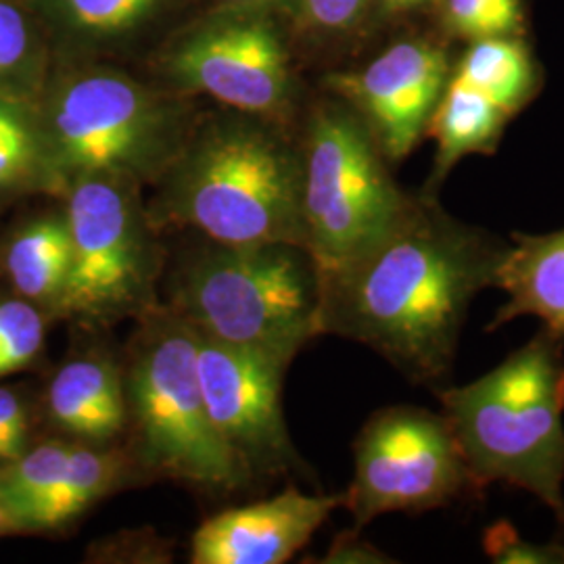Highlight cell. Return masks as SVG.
<instances>
[{
	"mask_svg": "<svg viewBox=\"0 0 564 564\" xmlns=\"http://www.w3.org/2000/svg\"><path fill=\"white\" fill-rule=\"evenodd\" d=\"M508 245L416 197L384 239L321 284L323 335L362 343L412 383L442 389L468 310L496 289Z\"/></svg>",
	"mask_w": 564,
	"mask_h": 564,
	"instance_id": "cell-1",
	"label": "cell"
},
{
	"mask_svg": "<svg viewBox=\"0 0 564 564\" xmlns=\"http://www.w3.org/2000/svg\"><path fill=\"white\" fill-rule=\"evenodd\" d=\"M481 489L506 484L564 521V339L540 328L484 377L437 391Z\"/></svg>",
	"mask_w": 564,
	"mask_h": 564,
	"instance_id": "cell-2",
	"label": "cell"
},
{
	"mask_svg": "<svg viewBox=\"0 0 564 564\" xmlns=\"http://www.w3.org/2000/svg\"><path fill=\"white\" fill-rule=\"evenodd\" d=\"M139 323L123 368L137 463L207 491L249 484L251 470L220 437L203 400L195 328L170 305H155Z\"/></svg>",
	"mask_w": 564,
	"mask_h": 564,
	"instance_id": "cell-3",
	"label": "cell"
},
{
	"mask_svg": "<svg viewBox=\"0 0 564 564\" xmlns=\"http://www.w3.org/2000/svg\"><path fill=\"white\" fill-rule=\"evenodd\" d=\"M302 153L245 121L209 128L174 170L165 220L218 245L295 242L305 247Z\"/></svg>",
	"mask_w": 564,
	"mask_h": 564,
	"instance_id": "cell-4",
	"label": "cell"
},
{
	"mask_svg": "<svg viewBox=\"0 0 564 564\" xmlns=\"http://www.w3.org/2000/svg\"><path fill=\"white\" fill-rule=\"evenodd\" d=\"M174 307L197 330L293 360L323 335V289L295 242L218 245L184 265Z\"/></svg>",
	"mask_w": 564,
	"mask_h": 564,
	"instance_id": "cell-5",
	"label": "cell"
},
{
	"mask_svg": "<svg viewBox=\"0 0 564 564\" xmlns=\"http://www.w3.org/2000/svg\"><path fill=\"white\" fill-rule=\"evenodd\" d=\"M302 160L303 237L323 284L384 239L416 197L393 181L389 160L354 109L318 107Z\"/></svg>",
	"mask_w": 564,
	"mask_h": 564,
	"instance_id": "cell-6",
	"label": "cell"
},
{
	"mask_svg": "<svg viewBox=\"0 0 564 564\" xmlns=\"http://www.w3.org/2000/svg\"><path fill=\"white\" fill-rule=\"evenodd\" d=\"M65 218L72 268L55 307L80 323L141 318L155 302L162 251L132 191L121 176L74 178Z\"/></svg>",
	"mask_w": 564,
	"mask_h": 564,
	"instance_id": "cell-7",
	"label": "cell"
},
{
	"mask_svg": "<svg viewBox=\"0 0 564 564\" xmlns=\"http://www.w3.org/2000/svg\"><path fill=\"white\" fill-rule=\"evenodd\" d=\"M354 463L343 506L356 529L389 512L419 514L484 496L444 412L414 405L375 412L354 444Z\"/></svg>",
	"mask_w": 564,
	"mask_h": 564,
	"instance_id": "cell-8",
	"label": "cell"
},
{
	"mask_svg": "<svg viewBox=\"0 0 564 564\" xmlns=\"http://www.w3.org/2000/svg\"><path fill=\"white\" fill-rule=\"evenodd\" d=\"M165 116L134 82L99 74L72 82L51 109V163L74 178L130 176L162 155Z\"/></svg>",
	"mask_w": 564,
	"mask_h": 564,
	"instance_id": "cell-9",
	"label": "cell"
},
{
	"mask_svg": "<svg viewBox=\"0 0 564 564\" xmlns=\"http://www.w3.org/2000/svg\"><path fill=\"white\" fill-rule=\"evenodd\" d=\"M195 337L203 400L224 442L251 475L297 473L302 458L282 414V379L293 360L197 328Z\"/></svg>",
	"mask_w": 564,
	"mask_h": 564,
	"instance_id": "cell-10",
	"label": "cell"
},
{
	"mask_svg": "<svg viewBox=\"0 0 564 564\" xmlns=\"http://www.w3.org/2000/svg\"><path fill=\"white\" fill-rule=\"evenodd\" d=\"M449 72L442 48L400 42L360 74L339 78L335 88L354 105L384 158L400 162L426 137Z\"/></svg>",
	"mask_w": 564,
	"mask_h": 564,
	"instance_id": "cell-11",
	"label": "cell"
},
{
	"mask_svg": "<svg viewBox=\"0 0 564 564\" xmlns=\"http://www.w3.org/2000/svg\"><path fill=\"white\" fill-rule=\"evenodd\" d=\"M172 74L186 88L247 113L279 111L289 97L281 42L260 21L230 23L186 42Z\"/></svg>",
	"mask_w": 564,
	"mask_h": 564,
	"instance_id": "cell-12",
	"label": "cell"
},
{
	"mask_svg": "<svg viewBox=\"0 0 564 564\" xmlns=\"http://www.w3.org/2000/svg\"><path fill=\"white\" fill-rule=\"evenodd\" d=\"M341 506L343 494L310 496L286 489L262 502L223 510L193 533L191 563H286Z\"/></svg>",
	"mask_w": 564,
	"mask_h": 564,
	"instance_id": "cell-13",
	"label": "cell"
},
{
	"mask_svg": "<svg viewBox=\"0 0 564 564\" xmlns=\"http://www.w3.org/2000/svg\"><path fill=\"white\" fill-rule=\"evenodd\" d=\"M496 289L506 293L487 330L533 316L564 339V228L545 235H512Z\"/></svg>",
	"mask_w": 564,
	"mask_h": 564,
	"instance_id": "cell-14",
	"label": "cell"
},
{
	"mask_svg": "<svg viewBox=\"0 0 564 564\" xmlns=\"http://www.w3.org/2000/svg\"><path fill=\"white\" fill-rule=\"evenodd\" d=\"M48 412L59 429L86 444H113L128 429L123 370L102 356L61 366L48 387Z\"/></svg>",
	"mask_w": 564,
	"mask_h": 564,
	"instance_id": "cell-15",
	"label": "cell"
},
{
	"mask_svg": "<svg viewBox=\"0 0 564 564\" xmlns=\"http://www.w3.org/2000/svg\"><path fill=\"white\" fill-rule=\"evenodd\" d=\"M510 120L512 118L498 102L449 72V80L426 132L437 142V153L424 195L433 197L452 167L464 158L494 153Z\"/></svg>",
	"mask_w": 564,
	"mask_h": 564,
	"instance_id": "cell-16",
	"label": "cell"
},
{
	"mask_svg": "<svg viewBox=\"0 0 564 564\" xmlns=\"http://www.w3.org/2000/svg\"><path fill=\"white\" fill-rule=\"evenodd\" d=\"M132 452L116 445L74 444L57 484L34 508L25 529H57L126 484L137 473Z\"/></svg>",
	"mask_w": 564,
	"mask_h": 564,
	"instance_id": "cell-17",
	"label": "cell"
},
{
	"mask_svg": "<svg viewBox=\"0 0 564 564\" xmlns=\"http://www.w3.org/2000/svg\"><path fill=\"white\" fill-rule=\"evenodd\" d=\"M72 268V235L65 214L23 226L7 249V272L32 302H59Z\"/></svg>",
	"mask_w": 564,
	"mask_h": 564,
	"instance_id": "cell-18",
	"label": "cell"
},
{
	"mask_svg": "<svg viewBox=\"0 0 564 564\" xmlns=\"http://www.w3.org/2000/svg\"><path fill=\"white\" fill-rule=\"evenodd\" d=\"M452 74L498 102L510 118L531 102L540 86L535 63L514 36L473 41Z\"/></svg>",
	"mask_w": 564,
	"mask_h": 564,
	"instance_id": "cell-19",
	"label": "cell"
},
{
	"mask_svg": "<svg viewBox=\"0 0 564 564\" xmlns=\"http://www.w3.org/2000/svg\"><path fill=\"white\" fill-rule=\"evenodd\" d=\"M74 444L51 442L25 449L0 473V505L11 524L25 529L34 508L53 489L69 460Z\"/></svg>",
	"mask_w": 564,
	"mask_h": 564,
	"instance_id": "cell-20",
	"label": "cell"
},
{
	"mask_svg": "<svg viewBox=\"0 0 564 564\" xmlns=\"http://www.w3.org/2000/svg\"><path fill=\"white\" fill-rule=\"evenodd\" d=\"M44 160L51 163L48 149H42L30 118L18 105L0 99V195L30 181Z\"/></svg>",
	"mask_w": 564,
	"mask_h": 564,
	"instance_id": "cell-21",
	"label": "cell"
},
{
	"mask_svg": "<svg viewBox=\"0 0 564 564\" xmlns=\"http://www.w3.org/2000/svg\"><path fill=\"white\" fill-rule=\"evenodd\" d=\"M447 25L464 39L517 36L523 25L521 0H444Z\"/></svg>",
	"mask_w": 564,
	"mask_h": 564,
	"instance_id": "cell-22",
	"label": "cell"
},
{
	"mask_svg": "<svg viewBox=\"0 0 564 564\" xmlns=\"http://www.w3.org/2000/svg\"><path fill=\"white\" fill-rule=\"evenodd\" d=\"M44 343V318L32 303H0V377L34 362Z\"/></svg>",
	"mask_w": 564,
	"mask_h": 564,
	"instance_id": "cell-23",
	"label": "cell"
},
{
	"mask_svg": "<svg viewBox=\"0 0 564 564\" xmlns=\"http://www.w3.org/2000/svg\"><path fill=\"white\" fill-rule=\"evenodd\" d=\"M485 554L502 564H564V542H531L506 521L491 524L484 535Z\"/></svg>",
	"mask_w": 564,
	"mask_h": 564,
	"instance_id": "cell-24",
	"label": "cell"
},
{
	"mask_svg": "<svg viewBox=\"0 0 564 564\" xmlns=\"http://www.w3.org/2000/svg\"><path fill=\"white\" fill-rule=\"evenodd\" d=\"M63 4L86 30L120 32L149 15L158 0H63Z\"/></svg>",
	"mask_w": 564,
	"mask_h": 564,
	"instance_id": "cell-25",
	"label": "cell"
},
{
	"mask_svg": "<svg viewBox=\"0 0 564 564\" xmlns=\"http://www.w3.org/2000/svg\"><path fill=\"white\" fill-rule=\"evenodd\" d=\"M30 48L28 23L20 11L0 2V80L20 67Z\"/></svg>",
	"mask_w": 564,
	"mask_h": 564,
	"instance_id": "cell-26",
	"label": "cell"
},
{
	"mask_svg": "<svg viewBox=\"0 0 564 564\" xmlns=\"http://www.w3.org/2000/svg\"><path fill=\"white\" fill-rule=\"evenodd\" d=\"M368 0H305L307 18L328 28L341 30L360 18Z\"/></svg>",
	"mask_w": 564,
	"mask_h": 564,
	"instance_id": "cell-27",
	"label": "cell"
},
{
	"mask_svg": "<svg viewBox=\"0 0 564 564\" xmlns=\"http://www.w3.org/2000/svg\"><path fill=\"white\" fill-rule=\"evenodd\" d=\"M0 435L18 454L25 452L28 444V416L20 398L0 387Z\"/></svg>",
	"mask_w": 564,
	"mask_h": 564,
	"instance_id": "cell-28",
	"label": "cell"
},
{
	"mask_svg": "<svg viewBox=\"0 0 564 564\" xmlns=\"http://www.w3.org/2000/svg\"><path fill=\"white\" fill-rule=\"evenodd\" d=\"M384 7L391 9V11H403V9H414V7H421L429 0H383Z\"/></svg>",
	"mask_w": 564,
	"mask_h": 564,
	"instance_id": "cell-29",
	"label": "cell"
},
{
	"mask_svg": "<svg viewBox=\"0 0 564 564\" xmlns=\"http://www.w3.org/2000/svg\"><path fill=\"white\" fill-rule=\"evenodd\" d=\"M15 458H20V454L11 445L7 444V440L0 435V463H13Z\"/></svg>",
	"mask_w": 564,
	"mask_h": 564,
	"instance_id": "cell-30",
	"label": "cell"
},
{
	"mask_svg": "<svg viewBox=\"0 0 564 564\" xmlns=\"http://www.w3.org/2000/svg\"><path fill=\"white\" fill-rule=\"evenodd\" d=\"M13 524H11V519H9V514L4 512V508L0 505V533H4L7 529H11Z\"/></svg>",
	"mask_w": 564,
	"mask_h": 564,
	"instance_id": "cell-31",
	"label": "cell"
}]
</instances>
